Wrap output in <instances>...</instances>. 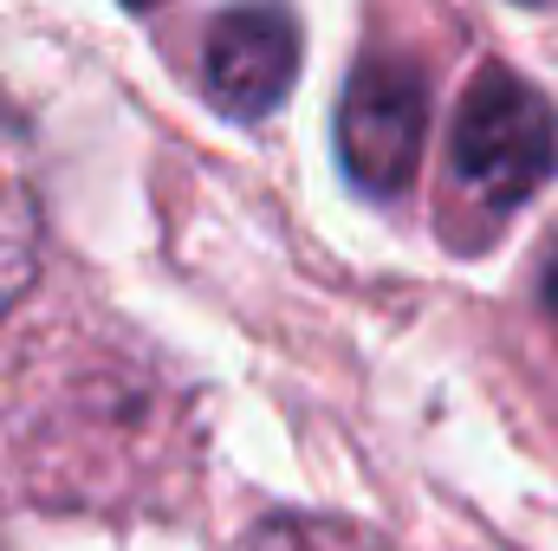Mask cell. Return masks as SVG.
<instances>
[{"mask_svg": "<svg viewBox=\"0 0 558 551\" xmlns=\"http://www.w3.org/2000/svg\"><path fill=\"white\" fill-rule=\"evenodd\" d=\"M124 7H131V13H149V7H156V0H124Z\"/></svg>", "mask_w": 558, "mask_h": 551, "instance_id": "cell-6", "label": "cell"}, {"mask_svg": "<svg viewBox=\"0 0 558 551\" xmlns=\"http://www.w3.org/2000/svg\"><path fill=\"white\" fill-rule=\"evenodd\" d=\"M454 182L507 215L520 201H533L558 169V118L553 105L507 65H487L468 98H461V118H454Z\"/></svg>", "mask_w": 558, "mask_h": 551, "instance_id": "cell-1", "label": "cell"}, {"mask_svg": "<svg viewBox=\"0 0 558 551\" xmlns=\"http://www.w3.org/2000/svg\"><path fill=\"white\" fill-rule=\"evenodd\" d=\"M546 311L558 318V247H553V260H546Z\"/></svg>", "mask_w": 558, "mask_h": 551, "instance_id": "cell-5", "label": "cell"}, {"mask_svg": "<svg viewBox=\"0 0 558 551\" xmlns=\"http://www.w3.org/2000/svg\"><path fill=\"white\" fill-rule=\"evenodd\" d=\"M39 234H46V215H39L33 156H26L20 124L0 111V318L26 298V285L39 273Z\"/></svg>", "mask_w": 558, "mask_h": 551, "instance_id": "cell-4", "label": "cell"}, {"mask_svg": "<svg viewBox=\"0 0 558 551\" xmlns=\"http://www.w3.org/2000/svg\"><path fill=\"white\" fill-rule=\"evenodd\" d=\"M539 7H546V0H539Z\"/></svg>", "mask_w": 558, "mask_h": 551, "instance_id": "cell-7", "label": "cell"}, {"mask_svg": "<svg viewBox=\"0 0 558 551\" xmlns=\"http://www.w3.org/2000/svg\"><path fill=\"white\" fill-rule=\"evenodd\" d=\"M428 137V85L403 59H364L338 105V156L364 195H397Z\"/></svg>", "mask_w": 558, "mask_h": 551, "instance_id": "cell-2", "label": "cell"}, {"mask_svg": "<svg viewBox=\"0 0 558 551\" xmlns=\"http://www.w3.org/2000/svg\"><path fill=\"white\" fill-rule=\"evenodd\" d=\"M202 78H208L215 105L234 111V118H267V111H279L286 91H292V78H299V20L286 7H274V0L228 7L208 26Z\"/></svg>", "mask_w": 558, "mask_h": 551, "instance_id": "cell-3", "label": "cell"}]
</instances>
